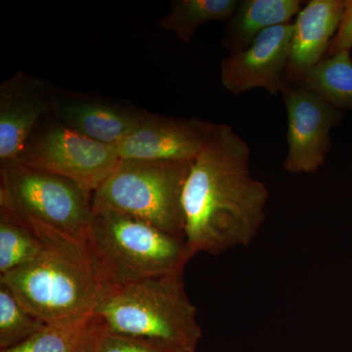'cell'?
<instances>
[{
	"label": "cell",
	"instance_id": "cell-1",
	"mask_svg": "<svg viewBox=\"0 0 352 352\" xmlns=\"http://www.w3.org/2000/svg\"><path fill=\"white\" fill-rule=\"evenodd\" d=\"M250 160V146L233 127L215 124L183 190L184 241L193 256L247 247L258 235L270 192L252 177Z\"/></svg>",
	"mask_w": 352,
	"mask_h": 352
},
{
	"label": "cell",
	"instance_id": "cell-10",
	"mask_svg": "<svg viewBox=\"0 0 352 352\" xmlns=\"http://www.w3.org/2000/svg\"><path fill=\"white\" fill-rule=\"evenodd\" d=\"M214 122L147 113L117 146L120 160L193 161L207 142Z\"/></svg>",
	"mask_w": 352,
	"mask_h": 352
},
{
	"label": "cell",
	"instance_id": "cell-5",
	"mask_svg": "<svg viewBox=\"0 0 352 352\" xmlns=\"http://www.w3.org/2000/svg\"><path fill=\"white\" fill-rule=\"evenodd\" d=\"M192 161L120 160L92 205L141 220L184 240L182 197Z\"/></svg>",
	"mask_w": 352,
	"mask_h": 352
},
{
	"label": "cell",
	"instance_id": "cell-13",
	"mask_svg": "<svg viewBox=\"0 0 352 352\" xmlns=\"http://www.w3.org/2000/svg\"><path fill=\"white\" fill-rule=\"evenodd\" d=\"M346 0H310L294 21L293 38L285 80L296 85L327 55L339 29Z\"/></svg>",
	"mask_w": 352,
	"mask_h": 352
},
{
	"label": "cell",
	"instance_id": "cell-3",
	"mask_svg": "<svg viewBox=\"0 0 352 352\" xmlns=\"http://www.w3.org/2000/svg\"><path fill=\"white\" fill-rule=\"evenodd\" d=\"M184 270L110 287L94 316L102 332L170 352H196L203 332L190 302Z\"/></svg>",
	"mask_w": 352,
	"mask_h": 352
},
{
	"label": "cell",
	"instance_id": "cell-11",
	"mask_svg": "<svg viewBox=\"0 0 352 352\" xmlns=\"http://www.w3.org/2000/svg\"><path fill=\"white\" fill-rule=\"evenodd\" d=\"M55 89L18 71L0 85V166L19 159L28 141L50 115Z\"/></svg>",
	"mask_w": 352,
	"mask_h": 352
},
{
	"label": "cell",
	"instance_id": "cell-20",
	"mask_svg": "<svg viewBox=\"0 0 352 352\" xmlns=\"http://www.w3.org/2000/svg\"><path fill=\"white\" fill-rule=\"evenodd\" d=\"M94 352H170L143 344L138 340L102 332L97 340Z\"/></svg>",
	"mask_w": 352,
	"mask_h": 352
},
{
	"label": "cell",
	"instance_id": "cell-8",
	"mask_svg": "<svg viewBox=\"0 0 352 352\" xmlns=\"http://www.w3.org/2000/svg\"><path fill=\"white\" fill-rule=\"evenodd\" d=\"M281 94L287 113L288 144L284 168L296 175L317 173L332 147L331 131L342 122L344 112L296 85L287 83Z\"/></svg>",
	"mask_w": 352,
	"mask_h": 352
},
{
	"label": "cell",
	"instance_id": "cell-21",
	"mask_svg": "<svg viewBox=\"0 0 352 352\" xmlns=\"http://www.w3.org/2000/svg\"><path fill=\"white\" fill-rule=\"evenodd\" d=\"M352 48V0H346L344 15L335 36L331 41L326 57L333 56Z\"/></svg>",
	"mask_w": 352,
	"mask_h": 352
},
{
	"label": "cell",
	"instance_id": "cell-16",
	"mask_svg": "<svg viewBox=\"0 0 352 352\" xmlns=\"http://www.w3.org/2000/svg\"><path fill=\"white\" fill-rule=\"evenodd\" d=\"M101 333L92 315L76 323L45 325L22 344L0 352H94Z\"/></svg>",
	"mask_w": 352,
	"mask_h": 352
},
{
	"label": "cell",
	"instance_id": "cell-19",
	"mask_svg": "<svg viewBox=\"0 0 352 352\" xmlns=\"http://www.w3.org/2000/svg\"><path fill=\"white\" fill-rule=\"evenodd\" d=\"M45 325L0 283V351L22 344Z\"/></svg>",
	"mask_w": 352,
	"mask_h": 352
},
{
	"label": "cell",
	"instance_id": "cell-17",
	"mask_svg": "<svg viewBox=\"0 0 352 352\" xmlns=\"http://www.w3.org/2000/svg\"><path fill=\"white\" fill-rule=\"evenodd\" d=\"M238 4L239 0H175L170 2V12L159 20V25L188 43L201 25L228 22Z\"/></svg>",
	"mask_w": 352,
	"mask_h": 352
},
{
	"label": "cell",
	"instance_id": "cell-15",
	"mask_svg": "<svg viewBox=\"0 0 352 352\" xmlns=\"http://www.w3.org/2000/svg\"><path fill=\"white\" fill-rule=\"evenodd\" d=\"M294 85L314 92L338 110L352 112L351 51L324 58Z\"/></svg>",
	"mask_w": 352,
	"mask_h": 352
},
{
	"label": "cell",
	"instance_id": "cell-4",
	"mask_svg": "<svg viewBox=\"0 0 352 352\" xmlns=\"http://www.w3.org/2000/svg\"><path fill=\"white\" fill-rule=\"evenodd\" d=\"M85 245L99 274L110 287L184 270L193 258L184 240L96 206Z\"/></svg>",
	"mask_w": 352,
	"mask_h": 352
},
{
	"label": "cell",
	"instance_id": "cell-18",
	"mask_svg": "<svg viewBox=\"0 0 352 352\" xmlns=\"http://www.w3.org/2000/svg\"><path fill=\"white\" fill-rule=\"evenodd\" d=\"M41 248V238L29 223L0 208V276L36 258Z\"/></svg>",
	"mask_w": 352,
	"mask_h": 352
},
{
	"label": "cell",
	"instance_id": "cell-2",
	"mask_svg": "<svg viewBox=\"0 0 352 352\" xmlns=\"http://www.w3.org/2000/svg\"><path fill=\"white\" fill-rule=\"evenodd\" d=\"M29 224L41 238V251L29 263L0 276V283L46 325L92 316L110 286L95 267L85 243Z\"/></svg>",
	"mask_w": 352,
	"mask_h": 352
},
{
	"label": "cell",
	"instance_id": "cell-12",
	"mask_svg": "<svg viewBox=\"0 0 352 352\" xmlns=\"http://www.w3.org/2000/svg\"><path fill=\"white\" fill-rule=\"evenodd\" d=\"M148 112L105 98L55 89L50 115L64 126L90 139L117 147Z\"/></svg>",
	"mask_w": 352,
	"mask_h": 352
},
{
	"label": "cell",
	"instance_id": "cell-7",
	"mask_svg": "<svg viewBox=\"0 0 352 352\" xmlns=\"http://www.w3.org/2000/svg\"><path fill=\"white\" fill-rule=\"evenodd\" d=\"M119 161L117 147L97 142L52 118L39 124L17 162L63 176L94 194Z\"/></svg>",
	"mask_w": 352,
	"mask_h": 352
},
{
	"label": "cell",
	"instance_id": "cell-9",
	"mask_svg": "<svg viewBox=\"0 0 352 352\" xmlns=\"http://www.w3.org/2000/svg\"><path fill=\"white\" fill-rule=\"evenodd\" d=\"M293 32L294 22L270 28L247 50L222 60L220 78L227 91L240 95L263 88L270 95L281 94L287 85L285 72Z\"/></svg>",
	"mask_w": 352,
	"mask_h": 352
},
{
	"label": "cell",
	"instance_id": "cell-6",
	"mask_svg": "<svg viewBox=\"0 0 352 352\" xmlns=\"http://www.w3.org/2000/svg\"><path fill=\"white\" fill-rule=\"evenodd\" d=\"M94 194L80 185L19 162L0 166V208L29 223L85 243Z\"/></svg>",
	"mask_w": 352,
	"mask_h": 352
},
{
	"label": "cell",
	"instance_id": "cell-14",
	"mask_svg": "<svg viewBox=\"0 0 352 352\" xmlns=\"http://www.w3.org/2000/svg\"><path fill=\"white\" fill-rule=\"evenodd\" d=\"M303 3L300 0H240L223 32L222 47L229 54L247 50L265 30L293 23Z\"/></svg>",
	"mask_w": 352,
	"mask_h": 352
}]
</instances>
